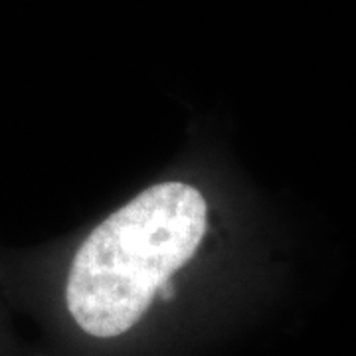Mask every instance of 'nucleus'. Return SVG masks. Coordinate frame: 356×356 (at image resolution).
I'll list each match as a JSON object with an SVG mask.
<instances>
[{"label": "nucleus", "mask_w": 356, "mask_h": 356, "mask_svg": "<svg viewBox=\"0 0 356 356\" xmlns=\"http://www.w3.org/2000/svg\"><path fill=\"white\" fill-rule=\"evenodd\" d=\"M206 226L208 206L191 184L163 182L140 192L79 245L65 283L70 317L102 341L131 331L196 254Z\"/></svg>", "instance_id": "nucleus-1"}]
</instances>
